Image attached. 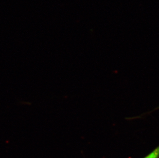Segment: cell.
I'll use <instances>...</instances> for the list:
<instances>
[{
	"instance_id": "6da1fadb",
	"label": "cell",
	"mask_w": 159,
	"mask_h": 158,
	"mask_svg": "<svg viewBox=\"0 0 159 158\" xmlns=\"http://www.w3.org/2000/svg\"><path fill=\"white\" fill-rule=\"evenodd\" d=\"M144 158H159V146L150 154Z\"/></svg>"
}]
</instances>
